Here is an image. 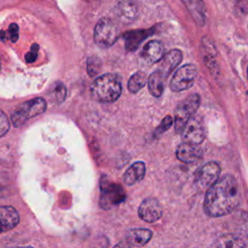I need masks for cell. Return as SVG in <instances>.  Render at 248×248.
<instances>
[{
	"label": "cell",
	"instance_id": "obj_1",
	"mask_svg": "<svg viewBox=\"0 0 248 248\" xmlns=\"http://www.w3.org/2000/svg\"><path fill=\"white\" fill-rule=\"evenodd\" d=\"M239 202L240 192L236 179L225 174L207 189L203 208L207 215L221 217L234 211Z\"/></svg>",
	"mask_w": 248,
	"mask_h": 248
},
{
	"label": "cell",
	"instance_id": "obj_2",
	"mask_svg": "<svg viewBox=\"0 0 248 248\" xmlns=\"http://www.w3.org/2000/svg\"><path fill=\"white\" fill-rule=\"evenodd\" d=\"M122 91L121 79L115 74H105L97 78L91 85V93L94 99L102 103L116 101Z\"/></svg>",
	"mask_w": 248,
	"mask_h": 248
},
{
	"label": "cell",
	"instance_id": "obj_3",
	"mask_svg": "<svg viewBox=\"0 0 248 248\" xmlns=\"http://www.w3.org/2000/svg\"><path fill=\"white\" fill-rule=\"evenodd\" d=\"M46 109V103L43 98H35L18 106L12 113L11 119L16 127L24 125L30 118L44 113Z\"/></svg>",
	"mask_w": 248,
	"mask_h": 248
},
{
	"label": "cell",
	"instance_id": "obj_4",
	"mask_svg": "<svg viewBox=\"0 0 248 248\" xmlns=\"http://www.w3.org/2000/svg\"><path fill=\"white\" fill-rule=\"evenodd\" d=\"M201 98L194 93L186 97L175 108L174 111V129L176 132H182L188 121L194 117L199 106Z\"/></svg>",
	"mask_w": 248,
	"mask_h": 248
},
{
	"label": "cell",
	"instance_id": "obj_5",
	"mask_svg": "<svg viewBox=\"0 0 248 248\" xmlns=\"http://www.w3.org/2000/svg\"><path fill=\"white\" fill-rule=\"evenodd\" d=\"M118 37V27L110 18L103 17L97 22L94 29V40L98 46L102 47L111 46Z\"/></svg>",
	"mask_w": 248,
	"mask_h": 248
},
{
	"label": "cell",
	"instance_id": "obj_6",
	"mask_svg": "<svg viewBox=\"0 0 248 248\" xmlns=\"http://www.w3.org/2000/svg\"><path fill=\"white\" fill-rule=\"evenodd\" d=\"M197 68L193 64H186L179 68L173 75L170 87L174 92H180L189 89L197 78Z\"/></svg>",
	"mask_w": 248,
	"mask_h": 248
},
{
	"label": "cell",
	"instance_id": "obj_7",
	"mask_svg": "<svg viewBox=\"0 0 248 248\" xmlns=\"http://www.w3.org/2000/svg\"><path fill=\"white\" fill-rule=\"evenodd\" d=\"M101 190L102 195L100 199V204L105 209L121 203L126 198L123 188L115 183H109L106 181L105 184H102Z\"/></svg>",
	"mask_w": 248,
	"mask_h": 248
},
{
	"label": "cell",
	"instance_id": "obj_8",
	"mask_svg": "<svg viewBox=\"0 0 248 248\" xmlns=\"http://www.w3.org/2000/svg\"><path fill=\"white\" fill-rule=\"evenodd\" d=\"M221 168L216 162H208L198 170L195 175V183L201 189L209 188L219 178Z\"/></svg>",
	"mask_w": 248,
	"mask_h": 248
},
{
	"label": "cell",
	"instance_id": "obj_9",
	"mask_svg": "<svg viewBox=\"0 0 248 248\" xmlns=\"http://www.w3.org/2000/svg\"><path fill=\"white\" fill-rule=\"evenodd\" d=\"M205 138V128L201 118L192 117L182 131V139L186 143L199 145Z\"/></svg>",
	"mask_w": 248,
	"mask_h": 248
},
{
	"label": "cell",
	"instance_id": "obj_10",
	"mask_svg": "<svg viewBox=\"0 0 248 248\" xmlns=\"http://www.w3.org/2000/svg\"><path fill=\"white\" fill-rule=\"evenodd\" d=\"M139 216L145 222L153 223L162 216V206L154 198H147L142 201L139 207Z\"/></svg>",
	"mask_w": 248,
	"mask_h": 248
},
{
	"label": "cell",
	"instance_id": "obj_11",
	"mask_svg": "<svg viewBox=\"0 0 248 248\" xmlns=\"http://www.w3.org/2000/svg\"><path fill=\"white\" fill-rule=\"evenodd\" d=\"M164 55V46L159 41L156 40L148 42L140 52V57L144 62L148 64L162 60Z\"/></svg>",
	"mask_w": 248,
	"mask_h": 248
},
{
	"label": "cell",
	"instance_id": "obj_12",
	"mask_svg": "<svg viewBox=\"0 0 248 248\" xmlns=\"http://www.w3.org/2000/svg\"><path fill=\"white\" fill-rule=\"evenodd\" d=\"M115 13L120 21L124 24H129L137 18L139 13L138 5L133 1H121L117 4Z\"/></svg>",
	"mask_w": 248,
	"mask_h": 248
},
{
	"label": "cell",
	"instance_id": "obj_13",
	"mask_svg": "<svg viewBox=\"0 0 248 248\" xmlns=\"http://www.w3.org/2000/svg\"><path fill=\"white\" fill-rule=\"evenodd\" d=\"M176 156L180 161L187 164H192L202 158V150L199 145L183 142L177 147Z\"/></svg>",
	"mask_w": 248,
	"mask_h": 248
},
{
	"label": "cell",
	"instance_id": "obj_14",
	"mask_svg": "<svg viewBox=\"0 0 248 248\" xmlns=\"http://www.w3.org/2000/svg\"><path fill=\"white\" fill-rule=\"evenodd\" d=\"M19 221V215L13 206H0V233L14 229Z\"/></svg>",
	"mask_w": 248,
	"mask_h": 248
},
{
	"label": "cell",
	"instance_id": "obj_15",
	"mask_svg": "<svg viewBox=\"0 0 248 248\" xmlns=\"http://www.w3.org/2000/svg\"><path fill=\"white\" fill-rule=\"evenodd\" d=\"M182 52L179 49H171L161 60L160 67L158 71L166 78L168 77L172 70L181 62Z\"/></svg>",
	"mask_w": 248,
	"mask_h": 248
},
{
	"label": "cell",
	"instance_id": "obj_16",
	"mask_svg": "<svg viewBox=\"0 0 248 248\" xmlns=\"http://www.w3.org/2000/svg\"><path fill=\"white\" fill-rule=\"evenodd\" d=\"M152 236V232L148 229H133L126 235V240L129 245L140 247L146 244Z\"/></svg>",
	"mask_w": 248,
	"mask_h": 248
},
{
	"label": "cell",
	"instance_id": "obj_17",
	"mask_svg": "<svg viewBox=\"0 0 248 248\" xmlns=\"http://www.w3.org/2000/svg\"><path fill=\"white\" fill-rule=\"evenodd\" d=\"M245 244V238L234 233H227L220 236L211 248H243Z\"/></svg>",
	"mask_w": 248,
	"mask_h": 248
},
{
	"label": "cell",
	"instance_id": "obj_18",
	"mask_svg": "<svg viewBox=\"0 0 248 248\" xmlns=\"http://www.w3.org/2000/svg\"><path fill=\"white\" fill-rule=\"evenodd\" d=\"M145 174V165L143 162H136L131 165L123 175L124 183L133 185L143 178Z\"/></svg>",
	"mask_w": 248,
	"mask_h": 248
},
{
	"label": "cell",
	"instance_id": "obj_19",
	"mask_svg": "<svg viewBox=\"0 0 248 248\" xmlns=\"http://www.w3.org/2000/svg\"><path fill=\"white\" fill-rule=\"evenodd\" d=\"M151 30H134L124 34L125 46L127 51L135 50L140 42L150 34Z\"/></svg>",
	"mask_w": 248,
	"mask_h": 248
},
{
	"label": "cell",
	"instance_id": "obj_20",
	"mask_svg": "<svg viewBox=\"0 0 248 248\" xmlns=\"http://www.w3.org/2000/svg\"><path fill=\"white\" fill-rule=\"evenodd\" d=\"M232 223L235 232L232 233L237 234L246 239L248 237V212H236L232 218Z\"/></svg>",
	"mask_w": 248,
	"mask_h": 248
},
{
	"label": "cell",
	"instance_id": "obj_21",
	"mask_svg": "<svg viewBox=\"0 0 248 248\" xmlns=\"http://www.w3.org/2000/svg\"><path fill=\"white\" fill-rule=\"evenodd\" d=\"M165 79L166 78L158 70L150 75L148 79V88L154 97H160L162 95L165 87Z\"/></svg>",
	"mask_w": 248,
	"mask_h": 248
},
{
	"label": "cell",
	"instance_id": "obj_22",
	"mask_svg": "<svg viewBox=\"0 0 248 248\" xmlns=\"http://www.w3.org/2000/svg\"><path fill=\"white\" fill-rule=\"evenodd\" d=\"M146 83V75L145 73L139 71L135 73L128 81V89L132 93H137L140 91Z\"/></svg>",
	"mask_w": 248,
	"mask_h": 248
},
{
	"label": "cell",
	"instance_id": "obj_23",
	"mask_svg": "<svg viewBox=\"0 0 248 248\" xmlns=\"http://www.w3.org/2000/svg\"><path fill=\"white\" fill-rule=\"evenodd\" d=\"M101 60L97 56H90L87 59V73L90 77L97 76L101 70Z\"/></svg>",
	"mask_w": 248,
	"mask_h": 248
},
{
	"label": "cell",
	"instance_id": "obj_24",
	"mask_svg": "<svg viewBox=\"0 0 248 248\" xmlns=\"http://www.w3.org/2000/svg\"><path fill=\"white\" fill-rule=\"evenodd\" d=\"M52 94L55 98L56 101L58 102H63L65 97H66V88L64 86V84L62 83H56L53 87V91Z\"/></svg>",
	"mask_w": 248,
	"mask_h": 248
},
{
	"label": "cell",
	"instance_id": "obj_25",
	"mask_svg": "<svg viewBox=\"0 0 248 248\" xmlns=\"http://www.w3.org/2000/svg\"><path fill=\"white\" fill-rule=\"evenodd\" d=\"M10 129V122L7 115L0 110V137L7 134Z\"/></svg>",
	"mask_w": 248,
	"mask_h": 248
},
{
	"label": "cell",
	"instance_id": "obj_26",
	"mask_svg": "<svg viewBox=\"0 0 248 248\" xmlns=\"http://www.w3.org/2000/svg\"><path fill=\"white\" fill-rule=\"evenodd\" d=\"M171 125H172V119H171L170 116L168 115V116H166V117L162 120L161 124H160L159 127L156 129V133H157V134L164 133V132L167 131Z\"/></svg>",
	"mask_w": 248,
	"mask_h": 248
},
{
	"label": "cell",
	"instance_id": "obj_27",
	"mask_svg": "<svg viewBox=\"0 0 248 248\" xmlns=\"http://www.w3.org/2000/svg\"><path fill=\"white\" fill-rule=\"evenodd\" d=\"M38 50H39V46L37 44H34L31 48H30V51H28L25 55V60L28 62V63H32L36 60L37 56H38Z\"/></svg>",
	"mask_w": 248,
	"mask_h": 248
},
{
	"label": "cell",
	"instance_id": "obj_28",
	"mask_svg": "<svg viewBox=\"0 0 248 248\" xmlns=\"http://www.w3.org/2000/svg\"><path fill=\"white\" fill-rule=\"evenodd\" d=\"M8 34H9V37H10V40L12 42H16L17 39H18V34H19V29H18V25L16 23H12L10 26H9V29H8Z\"/></svg>",
	"mask_w": 248,
	"mask_h": 248
},
{
	"label": "cell",
	"instance_id": "obj_29",
	"mask_svg": "<svg viewBox=\"0 0 248 248\" xmlns=\"http://www.w3.org/2000/svg\"><path fill=\"white\" fill-rule=\"evenodd\" d=\"M113 248H133L131 245L127 244V243H124V242H119L117 243Z\"/></svg>",
	"mask_w": 248,
	"mask_h": 248
},
{
	"label": "cell",
	"instance_id": "obj_30",
	"mask_svg": "<svg viewBox=\"0 0 248 248\" xmlns=\"http://www.w3.org/2000/svg\"><path fill=\"white\" fill-rule=\"evenodd\" d=\"M5 38H6V35H5V31L1 30V31H0V40L4 41V40H5Z\"/></svg>",
	"mask_w": 248,
	"mask_h": 248
},
{
	"label": "cell",
	"instance_id": "obj_31",
	"mask_svg": "<svg viewBox=\"0 0 248 248\" xmlns=\"http://www.w3.org/2000/svg\"><path fill=\"white\" fill-rule=\"evenodd\" d=\"M12 248H33L31 246H18V247H12Z\"/></svg>",
	"mask_w": 248,
	"mask_h": 248
},
{
	"label": "cell",
	"instance_id": "obj_32",
	"mask_svg": "<svg viewBox=\"0 0 248 248\" xmlns=\"http://www.w3.org/2000/svg\"><path fill=\"white\" fill-rule=\"evenodd\" d=\"M243 248H248V244H245V246Z\"/></svg>",
	"mask_w": 248,
	"mask_h": 248
},
{
	"label": "cell",
	"instance_id": "obj_33",
	"mask_svg": "<svg viewBox=\"0 0 248 248\" xmlns=\"http://www.w3.org/2000/svg\"><path fill=\"white\" fill-rule=\"evenodd\" d=\"M247 78H248V69H247Z\"/></svg>",
	"mask_w": 248,
	"mask_h": 248
}]
</instances>
